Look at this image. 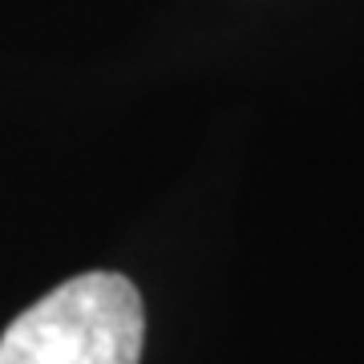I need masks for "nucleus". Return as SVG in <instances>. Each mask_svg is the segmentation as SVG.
Wrapping results in <instances>:
<instances>
[{"label": "nucleus", "instance_id": "nucleus-1", "mask_svg": "<svg viewBox=\"0 0 364 364\" xmlns=\"http://www.w3.org/2000/svg\"><path fill=\"white\" fill-rule=\"evenodd\" d=\"M146 312L117 272H85L53 287L0 336V364H138Z\"/></svg>", "mask_w": 364, "mask_h": 364}]
</instances>
